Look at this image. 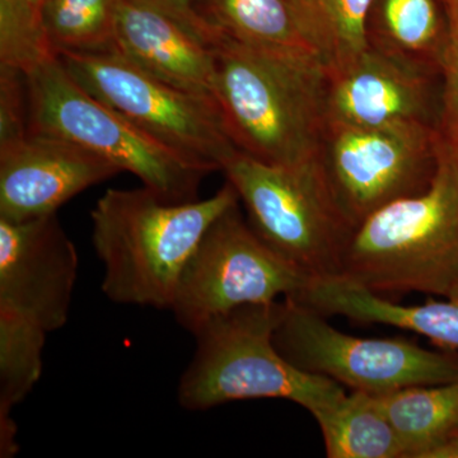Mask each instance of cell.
<instances>
[{
  "instance_id": "17",
  "label": "cell",
  "mask_w": 458,
  "mask_h": 458,
  "mask_svg": "<svg viewBox=\"0 0 458 458\" xmlns=\"http://www.w3.org/2000/svg\"><path fill=\"white\" fill-rule=\"evenodd\" d=\"M377 4L369 44L441 71L450 38V16L442 0H378Z\"/></svg>"
},
{
  "instance_id": "13",
  "label": "cell",
  "mask_w": 458,
  "mask_h": 458,
  "mask_svg": "<svg viewBox=\"0 0 458 458\" xmlns=\"http://www.w3.org/2000/svg\"><path fill=\"white\" fill-rule=\"evenodd\" d=\"M120 172L72 141L30 132L0 147V218L21 222L56 214L84 190Z\"/></svg>"
},
{
  "instance_id": "22",
  "label": "cell",
  "mask_w": 458,
  "mask_h": 458,
  "mask_svg": "<svg viewBox=\"0 0 458 458\" xmlns=\"http://www.w3.org/2000/svg\"><path fill=\"white\" fill-rule=\"evenodd\" d=\"M117 0H41L45 35L55 55L114 53Z\"/></svg>"
},
{
  "instance_id": "3",
  "label": "cell",
  "mask_w": 458,
  "mask_h": 458,
  "mask_svg": "<svg viewBox=\"0 0 458 458\" xmlns=\"http://www.w3.org/2000/svg\"><path fill=\"white\" fill-rule=\"evenodd\" d=\"M336 274L381 295L458 298V152L445 132L430 185L367 216Z\"/></svg>"
},
{
  "instance_id": "27",
  "label": "cell",
  "mask_w": 458,
  "mask_h": 458,
  "mask_svg": "<svg viewBox=\"0 0 458 458\" xmlns=\"http://www.w3.org/2000/svg\"><path fill=\"white\" fill-rule=\"evenodd\" d=\"M423 458H458V433L434 445L424 454Z\"/></svg>"
},
{
  "instance_id": "15",
  "label": "cell",
  "mask_w": 458,
  "mask_h": 458,
  "mask_svg": "<svg viewBox=\"0 0 458 458\" xmlns=\"http://www.w3.org/2000/svg\"><path fill=\"white\" fill-rule=\"evenodd\" d=\"M319 315L343 316L361 324L387 325L428 337L458 352V298L406 306L337 274L311 276L303 291L289 298Z\"/></svg>"
},
{
  "instance_id": "5",
  "label": "cell",
  "mask_w": 458,
  "mask_h": 458,
  "mask_svg": "<svg viewBox=\"0 0 458 458\" xmlns=\"http://www.w3.org/2000/svg\"><path fill=\"white\" fill-rule=\"evenodd\" d=\"M25 74L31 132L86 148L120 171L131 172L165 200H197L208 172L189 164L89 95L59 57H50Z\"/></svg>"
},
{
  "instance_id": "25",
  "label": "cell",
  "mask_w": 458,
  "mask_h": 458,
  "mask_svg": "<svg viewBox=\"0 0 458 458\" xmlns=\"http://www.w3.org/2000/svg\"><path fill=\"white\" fill-rule=\"evenodd\" d=\"M128 2L153 9L171 18L186 31L195 36L198 40L210 47L221 33L216 31V27L210 22L208 0H128Z\"/></svg>"
},
{
  "instance_id": "24",
  "label": "cell",
  "mask_w": 458,
  "mask_h": 458,
  "mask_svg": "<svg viewBox=\"0 0 458 458\" xmlns=\"http://www.w3.org/2000/svg\"><path fill=\"white\" fill-rule=\"evenodd\" d=\"M30 132L26 74L0 65V147L23 140Z\"/></svg>"
},
{
  "instance_id": "2",
  "label": "cell",
  "mask_w": 458,
  "mask_h": 458,
  "mask_svg": "<svg viewBox=\"0 0 458 458\" xmlns=\"http://www.w3.org/2000/svg\"><path fill=\"white\" fill-rule=\"evenodd\" d=\"M240 203L228 182L213 197L172 203L146 188L108 189L90 212L102 293L123 306L170 311L181 274L205 232Z\"/></svg>"
},
{
  "instance_id": "4",
  "label": "cell",
  "mask_w": 458,
  "mask_h": 458,
  "mask_svg": "<svg viewBox=\"0 0 458 458\" xmlns=\"http://www.w3.org/2000/svg\"><path fill=\"white\" fill-rule=\"evenodd\" d=\"M283 307V301L250 304L205 322L180 378L181 408L205 411L233 401L283 399L313 417L342 399L344 386L297 369L276 349L274 331Z\"/></svg>"
},
{
  "instance_id": "23",
  "label": "cell",
  "mask_w": 458,
  "mask_h": 458,
  "mask_svg": "<svg viewBox=\"0 0 458 458\" xmlns=\"http://www.w3.org/2000/svg\"><path fill=\"white\" fill-rule=\"evenodd\" d=\"M54 56L40 5L32 0H0V65L27 73Z\"/></svg>"
},
{
  "instance_id": "10",
  "label": "cell",
  "mask_w": 458,
  "mask_h": 458,
  "mask_svg": "<svg viewBox=\"0 0 458 458\" xmlns=\"http://www.w3.org/2000/svg\"><path fill=\"white\" fill-rule=\"evenodd\" d=\"M441 141V129L428 125H327L319 159L352 231L385 205L430 185Z\"/></svg>"
},
{
  "instance_id": "30",
  "label": "cell",
  "mask_w": 458,
  "mask_h": 458,
  "mask_svg": "<svg viewBox=\"0 0 458 458\" xmlns=\"http://www.w3.org/2000/svg\"><path fill=\"white\" fill-rule=\"evenodd\" d=\"M33 3H36L38 5H41V0H32Z\"/></svg>"
},
{
  "instance_id": "6",
  "label": "cell",
  "mask_w": 458,
  "mask_h": 458,
  "mask_svg": "<svg viewBox=\"0 0 458 458\" xmlns=\"http://www.w3.org/2000/svg\"><path fill=\"white\" fill-rule=\"evenodd\" d=\"M222 171L250 225L274 251L309 276L337 273L352 229L334 200L319 155L273 165L236 150Z\"/></svg>"
},
{
  "instance_id": "14",
  "label": "cell",
  "mask_w": 458,
  "mask_h": 458,
  "mask_svg": "<svg viewBox=\"0 0 458 458\" xmlns=\"http://www.w3.org/2000/svg\"><path fill=\"white\" fill-rule=\"evenodd\" d=\"M114 53L162 82L216 101L212 47L153 9L117 0Z\"/></svg>"
},
{
  "instance_id": "20",
  "label": "cell",
  "mask_w": 458,
  "mask_h": 458,
  "mask_svg": "<svg viewBox=\"0 0 458 458\" xmlns=\"http://www.w3.org/2000/svg\"><path fill=\"white\" fill-rule=\"evenodd\" d=\"M330 458H405V450L373 394L352 391L313 415Z\"/></svg>"
},
{
  "instance_id": "11",
  "label": "cell",
  "mask_w": 458,
  "mask_h": 458,
  "mask_svg": "<svg viewBox=\"0 0 458 458\" xmlns=\"http://www.w3.org/2000/svg\"><path fill=\"white\" fill-rule=\"evenodd\" d=\"M441 120L439 69L369 44L351 64L328 73L327 125H428L441 129Z\"/></svg>"
},
{
  "instance_id": "9",
  "label": "cell",
  "mask_w": 458,
  "mask_h": 458,
  "mask_svg": "<svg viewBox=\"0 0 458 458\" xmlns=\"http://www.w3.org/2000/svg\"><path fill=\"white\" fill-rule=\"evenodd\" d=\"M283 302L274 344L304 372L369 394L458 381L457 352L428 351L408 340L348 335L309 307L289 298Z\"/></svg>"
},
{
  "instance_id": "18",
  "label": "cell",
  "mask_w": 458,
  "mask_h": 458,
  "mask_svg": "<svg viewBox=\"0 0 458 458\" xmlns=\"http://www.w3.org/2000/svg\"><path fill=\"white\" fill-rule=\"evenodd\" d=\"M405 450V458L424 454L458 433V381L410 386L373 394Z\"/></svg>"
},
{
  "instance_id": "8",
  "label": "cell",
  "mask_w": 458,
  "mask_h": 458,
  "mask_svg": "<svg viewBox=\"0 0 458 458\" xmlns=\"http://www.w3.org/2000/svg\"><path fill=\"white\" fill-rule=\"evenodd\" d=\"M310 279L261 240L237 203L205 232L181 274L170 311L194 335L210 318L238 307L294 297Z\"/></svg>"
},
{
  "instance_id": "16",
  "label": "cell",
  "mask_w": 458,
  "mask_h": 458,
  "mask_svg": "<svg viewBox=\"0 0 458 458\" xmlns=\"http://www.w3.org/2000/svg\"><path fill=\"white\" fill-rule=\"evenodd\" d=\"M47 333L32 321L0 307V457L17 456V424L12 411L22 403L42 373Z\"/></svg>"
},
{
  "instance_id": "19",
  "label": "cell",
  "mask_w": 458,
  "mask_h": 458,
  "mask_svg": "<svg viewBox=\"0 0 458 458\" xmlns=\"http://www.w3.org/2000/svg\"><path fill=\"white\" fill-rule=\"evenodd\" d=\"M304 38L328 73L354 62L369 47L376 0H288Z\"/></svg>"
},
{
  "instance_id": "26",
  "label": "cell",
  "mask_w": 458,
  "mask_h": 458,
  "mask_svg": "<svg viewBox=\"0 0 458 458\" xmlns=\"http://www.w3.org/2000/svg\"><path fill=\"white\" fill-rule=\"evenodd\" d=\"M448 12L450 38L441 64V131L458 132V13Z\"/></svg>"
},
{
  "instance_id": "21",
  "label": "cell",
  "mask_w": 458,
  "mask_h": 458,
  "mask_svg": "<svg viewBox=\"0 0 458 458\" xmlns=\"http://www.w3.org/2000/svg\"><path fill=\"white\" fill-rule=\"evenodd\" d=\"M208 11L216 31L234 40L319 59L301 32L288 0H208Z\"/></svg>"
},
{
  "instance_id": "28",
  "label": "cell",
  "mask_w": 458,
  "mask_h": 458,
  "mask_svg": "<svg viewBox=\"0 0 458 458\" xmlns=\"http://www.w3.org/2000/svg\"><path fill=\"white\" fill-rule=\"evenodd\" d=\"M442 2L445 8H447V11L457 12L458 13V0H442Z\"/></svg>"
},
{
  "instance_id": "29",
  "label": "cell",
  "mask_w": 458,
  "mask_h": 458,
  "mask_svg": "<svg viewBox=\"0 0 458 458\" xmlns=\"http://www.w3.org/2000/svg\"><path fill=\"white\" fill-rule=\"evenodd\" d=\"M448 138H450L452 144H454V148H456L458 152V132H448L443 131Z\"/></svg>"
},
{
  "instance_id": "7",
  "label": "cell",
  "mask_w": 458,
  "mask_h": 458,
  "mask_svg": "<svg viewBox=\"0 0 458 458\" xmlns=\"http://www.w3.org/2000/svg\"><path fill=\"white\" fill-rule=\"evenodd\" d=\"M57 57L89 95L208 174L222 171L238 150L214 99L162 82L117 53H62Z\"/></svg>"
},
{
  "instance_id": "12",
  "label": "cell",
  "mask_w": 458,
  "mask_h": 458,
  "mask_svg": "<svg viewBox=\"0 0 458 458\" xmlns=\"http://www.w3.org/2000/svg\"><path fill=\"white\" fill-rule=\"evenodd\" d=\"M78 270L77 249L56 214L0 218V307L55 333L68 324Z\"/></svg>"
},
{
  "instance_id": "1",
  "label": "cell",
  "mask_w": 458,
  "mask_h": 458,
  "mask_svg": "<svg viewBox=\"0 0 458 458\" xmlns=\"http://www.w3.org/2000/svg\"><path fill=\"white\" fill-rule=\"evenodd\" d=\"M214 98L238 150L273 165L319 155L328 72L315 56L265 50L219 33Z\"/></svg>"
}]
</instances>
